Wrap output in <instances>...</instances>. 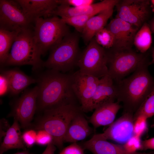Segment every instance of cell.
<instances>
[{"mask_svg": "<svg viewBox=\"0 0 154 154\" xmlns=\"http://www.w3.org/2000/svg\"><path fill=\"white\" fill-rule=\"evenodd\" d=\"M147 118L143 115L138 116L135 120L133 123L134 135L141 137L147 129Z\"/></svg>", "mask_w": 154, "mask_h": 154, "instance_id": "cell-29", "label": "cell"}, {"mask_svg": "<svg viewBox=\"0 0 154 154\" xmlns=\"http://www.w3.org/2000/svg\"><path fill=\"white\" fill-rule=\"evenodd\" d=\"M94 37L97 43L105 49H109L114 46V37L110 31L106 27L97 32Z\"/></svg>", "mask_w": 154, "mask_h": 154, "instance_id": "cell-28", "label": "cell"}, {"mask_svg": "<svg viewBox=\"0 0 154 154\" xmlns=\"http://www.w3.org/2000/svg\"><path fill=\"white\" fill-rule=\"evenodd\" d=\"M95 16L91 14L78 15L61 17L67 25L74 27L78 32L81 33L88 20Z\"/></svg>", "mask_w": 154, "mask_h": 154, "instance_id": "cell-27", "label": "cell"}, {"mask_svg": "<svg viewBox=\"0 0 154 154\" xmlns=\"http://www.w3.org/2000/svg\"><path fill=\"white\" fill-rule=\"evenodd\" d=\"M112 34L114 44L112 48L118 50L130 49L138 27L119 18L111 20L106 27Z\"/></svg>", "mask_w": 154, "mask_h": 154, "instance_id": "cell-14", "label": "cell"}, {"mask_svg": "<svg viewBox=\"0 0 154 154\" xmlns=\"http://www.w3.org/2000/svg\"><path fill=\"white\" fill-rule=\"evenodd\" d=\"M38 93V86L24 93L17 100L13 111L14 119L23 128L31 124L37 109Z\"/></svg>", "mask_w": 154, "mask_h": 154, "instance_id": "cell-13", "label": "cell"}, {"mask_svg": "<svg viewBox=\"0 0 154 154\" xmlns=\"http://www.w3.org/2000/svg\"><path fill=\"white\" fill-rule=\"evenodd\" d=\"M151 43V29L148 24L145 23L136 33L133 44L141 53H144L149 48Z\"/></svg>", "mask_w": 154, "mask_h": 154, "instance_id": "cell-25", "label": "cell"}, {"mask_svg": "<svg viewBox=\"0 0 154 154\" xmlns=\"http://www.w3.org/2000/svg\"><path fill=\"white\" fill-rule=\"evenodd\" d=\"M33 32L35 42L41 55L70 33L67 25L56 16L35 19Z\"/></svg>", "mask_w": 154, "mask_h": 154, "instance_id": "cell-6", "label": "cell"}, {"mask_svg": "<svg viewBox=\"0 0 154 154\" xmlns=\"http://www.w3.org/2000/svg\"><path fill=\"white\" fill-rule=\"evenodd\" d=\"M150 63H154V49L153 50L152 53V60Z\"/></svg>", "mask_w": 154, "mask_h": 154, "instance_id": "cell-40", "label": "cell"}, {"mask_svg": "<svg viewBox=\"0 0 154 154\" xmlns=\"http://www.w3.org/2000/svg\"><path fill=\"white\" fill-rule=\"evenodd\" d=\"M83 113L76 115L71 121L64 137V142L77 143L84 140L92 133V129Z\"/></svg>", "mask_w": 154, "mask_h": 154, "instance_id": "cell-18", "label": "cell"}, {"mask_svg": "<svg viewBox=\"0 0 154 154\" xmlns=\"http://www.w3.org/2000/svg\"><path fill=\"white\" fill-rule=\"evenodd\" d=\"M117 96L115 82L108 74L103 76L99 79L93 98L92 111L103 105L115 102Z\"/></svg>", "mask_w": 154, "mask_h": 154, "instance_id": "cell-17", "label": "cell"}, {"mask_svg": "<svg viewBox=\"0 0 154 154\" xmlns=\"http://www.w3.org/2000/svg\"><path fill=\"white\" fill-rule=\"evenodd\" d=\"M34 22L16 0H0V28L18 31L33 28Z\"/></svg>", "mask_w": 154, "mask_h": 154, "instance_id": "cell-9", "label": "cell"}, {"mask_svg": "<svg viewBox=\"0 0 154 154\" xmlns=\"http://www.w3.org/2000/svg\"><path fill=\"white\" fill-rule=\"evenodd\" d=\"M82 147L93 154H154V152L130 153L126 150L123 146L114 144L107 140L97 139L93 136L84 142Z\"/></svg>", "mask_w": 154, "mask_h": 154, "instance_id": "cell-19", "label": "cell"}, {"mask_svg": "<svg viewBox=\"0 0 154 154\" xmlns=\"http://www.w3.org/2000/svg\"><path fill=\"white\" fill-rule=\"evenodd\" d=\"M9 91L8 82L6 77L3 74L0 75V95L5 94Z\"/></svg>", "mask_w": 154, "mask_h": 154, "instance_id": "cell-35", "label": "cell"}, {"mask_svg": "<svg viewBox=\"0 0 154 154\" xmlns=\"http://www.w3.org/2000/svg\"><path fill=\"white\" fill-rule=\"evenodd\" d=\"M38 79L37 109L43 110L77 104L72 90L71 74L50 70Z\"/></svg>", "mask_w": 154, "mask_h": 154, "instance_id": "cell-1", "label": "cell"}, {"mask_svg": "<svg viewBox=\"0 0 154 154\" xmlns=\"http://www.w3.org/2000/svg\"><path fill=\"white\" fill-rule=\"evenodd\" d=\"M41 55L34 39L33 28L23 29L18 32L5 65H29L37 70L43 66Z\"/></svg>", "mask_w": 154, "mask_h": 154, "instance_id": "cell-4", "label": "cell"}, {"mask_svg": "<svg viewBox=\"0 0 154 154\" xmlns=\"http://www.w3.org/2000/svg\"><path fill=\"white\" fill-rule=\"evenodd\" d=\"M59 5H63L74 7H81L93 3V0H57Z\"/></svg>", "mask_w": 154, "mask_h": 154, "instance_id": "cell-31", "label": "cell"}, {"mask_svg": "<svg viewBox=\"0 0 154 154\" xmlns=\"http://www.w3.org/2000/svg\"><path fill=\"white\" fill-rule=\"evenodd\" d=\"M26 15L34 21L37 18L53 16L58 4L57 0H16Z\"/></svg>", "mask_w": 154, "mask_h": 154, "instance_id": "cell-16", "label": "cell"}, {"mask_svg": "<svg viewBox=\"0 0 154 154\" xmlns=\"http://www.w3.org/2000/svg\"><path fill=\"white\" fill-rule=\"evenodd\" d=\"M107 50L94 37L81 52L77 66L82 73L100 78L108 74Z\"/></svg>", "mask_w": 154, "mask_h": 154, "instance_id": "cell-8", "label": "cell"}, {"mask_svg": "<svg viewBox=\"0 0 154 154\" xmlns=\"http://www.w3.org/2000/svg\"><path fill=\"white\" fill-rule=\"evenodd\" d=\"M121 108V105L117 102L101 106L95 109L90 117L89 122L94 128L110 125L114 122L117 114Z\"/></svg>", "mask_w": 154, "mask_h": 154, "instance_id": "cell-20", "label": "cell"}, {"mask_svg": "<svg viewBox=\"0 0 154 154\" xmlns=\"http://www.w3.org/2000/svg\"><path fill=\"white\" fill-rule=\"evenodd\" d=\"M99 79L79 70L71 74L72 88L83 112L92 111V100Z\"/></svg>", "mask_w": 154, "mask_h": 154, "instance_id": "cell-10", "label": "cell"}, {"mask_svg": "<svg viewBox=\"0 0 154 154\" xmlns=\"http://www.w3.org/2000/svg\"><path fill=\"white\" fill-rule=\"evenodd\" d=\"M108 74L115 82L134 72L141 65L149 63L144 53L130 49L118 50L113 48L107 51Z\"/></svg>", "mask_w": 154, "mask_h": 154, "instance_id": "cell-7", "label": "cell"}, {"mask_svg": "<svg viewBox=\"0 0 154 154\" xmlns=\"http://www.w3.org/2000/svg\"><path fill=\"white\" fill-rule=\"evenodd\" d=\"M151 1L152 5L154 6V0H152Z\"/></svg>", "mask_w": 154, "mask_h": 154, "instance_id": "cell-42", "label": "cell"}, {"mask_svg": "<svg viewBox=\"0 0 154 154\" xmlns=\"http://www.w3.org/2000/svg\"><path fill=\"white\" fill-rule=\"evenodd\" d=\"M133 115L129 112H123L122 116L109 125L104 132L93 136L99 139L111 140L125 143L134 135Z\"/></svg>", "mask_w": 154, "mask_h": 154, "instance_id": "cell-12", "label": "cell"}, {"mask_svg": "<svg viewBox=\"0 0 154 154\" xmlns=\"http://www.w3.org/2000/svg\"><path fill=\"white\" fill-rule=\"evenodd\" d=\"M118 1L117 0H104L81 7L59 5L54 12L53 16L61 18L87 14L95 15L104 10L114 8Z\"/></svg>", "mask_w": 154, "mask_h": 154, "instance_id": "cell-15", "label": "cell"}, {"mask_svg": "<svg viewBox=\"0 0 154 154\" xmlns=\"http://www.w3.org/2000/svg\"><path fill=\"white\" fill-rule=\"evenodd\" d=\"M52 136L44 130H38L37 132L36 143L40 145H48L52 142Z\"/></svg>", "mask_w": 154, "mask_h": 154, "instance_id": "cell-32", "label": "cell"}, {"mask_svg": "<svg viewBox=\"0 0 154 154\" xmlns=\"http://www.w3.org/2000/svg\"><path fill=\"white\" fill-rule=\"evenodd\" d=\"M56 148L52 142L47 145L46 149L42 154H54Z\"/></svg>", "mask_w": 154, "mask_h": 154, "instance_id": "cell-37", "label": "cell"}, {"mask_svg": "<svg viewBox=\"0 0 154 154\" xmlns=\"http://www.w3.org/2000/svg\"><path fill=\"white\" fill-rule=\"evenodd\" d=\"M14 154H30L27 151H23L21 152H19Z\"/></svg>", "mask_w": 154, "mask_h": 154, "instance_id": "cell-39", "label": "cell"}, {"mask_svg": "<svg viewBox=\"0 0 154 154\" xmlns=\"http://www.w3.org/2000/svg\"><path fill=\"white\" fill-rule=\"evenodd\" d=\"M149 63L138 67L129 76L115 82L117 102L123 105V112H135L154 86V79L148 70Z\"/></svg>", "mask_w": 154, "mask_h": 154, "instance_id": "cell-2", "label": "cell"}, {"mask_svg": "<svg viewBox=\"0 0 154 154\" xmlns=\"http://www.w3.org/2000/svg\"><path fill=\"white\" fill-rule=\"evenodd\" d=\"M113 9L112 8L104 10L88 20L81 33L86 44H88L97 32L105 27L108 20L112 15Z\"/></svg>", "mask_w": 154, "mask_h": 154, "instance_id": "cell-21", "label": "cell"}, {"mask_svg": "<svg viewBox=\"0 0 154 154\" xmlns=\"http://www.w3.org/2000/svg\"><path fill=\"white\" fill-rule=\"evenodd\" d=\"M141 144L140 137L134 135L124 143L123 146L127 151L134 153L137 152V150L141 149Z\"/></svg>", "mask_w": 154, "mask_h": 154, "instance_id": "cell-30", "label": "cell"}, {"mask_svg": "<svg viewBox=\"0 0 154 154\" xmlns=\"http://www.w3.org/2000/svg\"><path fill=\"white\" fill-rule=\"evenodd\" d=\"M2 74L8 82L9 91L13 95L19 94L31 84L38 82V79L32 78L18 70L5 71Z\"/></svg>", "mask_w": 154, "mask_h": 154, "instance_id": "cell-22", "label": "cell"}, {"mask_svg": "<svg viewBox=\"0 0 154 154\" xmlns=\"http://www.w3.org/2000/svg\"><path fill=\"white\" fill-rule=\"evenodd\" d=\"M84 150L77 143H74L62 149L59 154H84Z\"/></svg>", "mask_w": 154, "mask_h": 154, "instance_id": "cell-33", "label": "cell"}, {"mask_svg": "<svg viewBox=\"0 0 154 154\" xmlns=\"http://www.w3.org/2000/svg\"><path fill=\"white\" fill-rule=\"evenodd\" d=\"M19 31H10L0 28L1 65H5L13 44Z\"/></svg>", "mask_w": 154, "mask_h": 154, "instance_id": "cell-24", "label": "cell"}, {"mask_svg": "<svg viewBox=\"0 0 154 154\" xmlns=\"http://www.w3.org/2000/svg\"><path fill=\"white\" fill-rule=\"evenodd\" d=\"M79 36L69 33L50 50L48 57L43 66L62 73L73 69L77 64L81 52L79 45Z\"/></svg>", "mask_w": 154, "mask_h": 154, "instance_id": "cell-5", "label": "cell"}, {"mask_svg": "<svg viewBox=\"0 0 154 154\" xmlns=\"http://www.w3.org/2000/svg\"><path fill=\"white\" fill-rule=\"evenodd\" d=\"M150 127L151 128H154V122L151 125Z\"/></svg>", "mask_w": 154, "mask_h": 154, "instance_id": "cell-41", "label": "cell"}, {"mask_svg": "<svg viewBox=\"0 0 154 154\" xmlns=\"http://www.w3.org/2000/svg\"><path fill=\"white\" fill-rule=\"evenodd\" d=\"M140 115L144 116L147 119L154 116V86L134 114V121L138 116Z\"/></svg>", "mask_w": 154, "mask_h": 154, "instance_id": "cell-26", "label": "cell"}, {"mask_svg": "<svg viewBox=\"0 0 154 154\" xmlns=\"http://www.w3.org/2000/svg\"><path fill=\"white\" fill-rule=\"evenodd\" d=\"M19 123L16 119H14L13 123L6 132L1 145L0 154H3L10 149H25Z\"/></svg>", "mask_w": 154, "mask_h": 154, "instance_id": "cell-23", "label": "cell"}, {"mask_svg": "<svg viewBox=\"0 0 154 154\" xmlns=\"http://www.w3.org/2000/svg\"><path fill=\"white\" fill-rule=\"evenodd\" d=\"M37 132L32 129L25 131L22 135L23 141L28 147L32 146L35 142Z\"/></svg>", "mask_w": 154, "mask_h": 154, "instance_id": "cell-34", "label": "cell"}, {"mask_svg": "<svg viewBox=\"0 0 154 154\" xmlns=\"http://www.w3.org/2000/svg\"><path fill=\"white\" fill-rule=\"evenodd\" d=\"M141 150H154V137L142 141Z\"/></svg>", "mask_w": 154, "mask_h": 154, "instance_id": "cell-36", "label": "cell"}, {"mask_svg": "<svg viewBox=\"0 0 154 154\" xmlns=\"http://www.w3.org/2000/svg\"><path fill=\"white\" fill-rule=\"evenodd\" d=\"M150 28L151 29V31L154 33V18L151 23V27H150Z\"/></svg>", "mask_w": 154, "mask_h": 154, "instance_id": "cell-38", "label": "cell"}, {"mask_svg": "<svg viewBox=\"0 0 154 154\" xmlns=\"http://www.w3.org/2000/svg\"><path fill=\"white\" fill-rule=\"evenodd\" d=\"M44 111L42 116L35 125V128L48 132L52 137L53 143L61 150L70 123L76 115L83 112L80 106L77 104H70Z\"/></svg>", "mask_w": 154, "mask_h": 154, "instance_id": "cell-3", "label": "cell"}, {"mask_svg": "<svg viewBox=\"0 0 154 154\" xmlns=\"http://www.w3.org/2000/svg\"><path fill=\"white\" fill-rule=\"evenodd\" d=\"M149 2L145 0L118 1L116 4V18L138 28L145 23L149 14Z\"/></svg>", "mask_w": 154, "mask_h": 154, "instance_id": "cell-11", "label": "cell"}]
</instances>
